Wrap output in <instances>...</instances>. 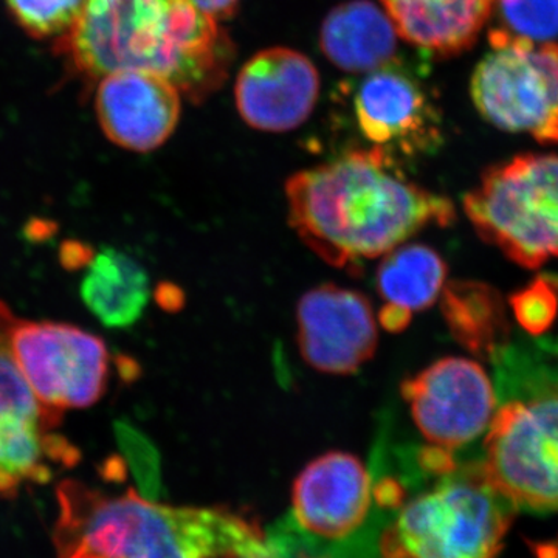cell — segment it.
Wrapping results in <instances>:
<instances>
[{
    "label": "cell",
    "instance_id": "obj_21",
    "mask_svg": "<svg viewBox=\"0 0 558 558\" xmlns=\"http://www.w3.org/2000/svg\"><path fill=\"white\" fill-rule=\"evenodd\" d=\"M16 319L9 304L0 300V427L25 418H43L60 427L64 417L40 405L14 359L11 332Z\"/></svg>",
    "mask_w": 558,
    "mask_h": 558
},
{
    "label": "cell",
    "instance_id": "obj_19",
    "mask_svg": "<svg viewBox=\"0 0 558 558\" xmlns=\"http://www.w3.org/2000/svg\"><path fill=\"white\" fill-rule=\"evenodd\" d=\"M440 314L450 336L480 359L508 348L510 323L505 300L486 282L454 279L440 293Z\"/></svg>",
    "mask_w": 558,
    "mask_h": 558
},
{
    "label": "cell",
    "instance_id": "obj_10",
    "mask_svg": "<svg viewBox=\"0 0 558 558\" xmlns=\"http://www.w3.org/2000/svg\"><path fill=\"white\" fill-rule=\"evenodd\" d=\"M296 326L301 357L311 368L332 376L357 373L379 344L368 296L337 284H322L301 296Z\"/></svg>",
    "mask_w": 558,
    "mask_h": 558
},
{
    "label": "cell",
    "instance_id": "obj_4",
    "mask_svg": "<svg viewBox=\"0 0 558 558\" xmlns=\"http://www.w3.org/2000/svg\"><path fill=\"white\" fill-rule=\"evenodd\" d=\"M398 510L381 535V558H495L517 512L480 462L438 476Z\"/></svg>",
    "mask_w": 558,
    "mask_h": 558
},
{
    "label": "cell",
    "instance_id": "obj_3",
    "mask_svg": "<svg viewBox=\"0 0 558 558\" xmlns=\"http://www.w3.org/2000/svg\"><path fill=\"white\" fill-rule=\"evenodd\" d=\"M58 558H248L266 546L255 521L222 508H175L76 480L57 487Z\"/></svg>",
    "mask_w": 558,
    "mask_h": 558
},
{
    "label": "cell",
    "instance_id": "obj_15",
    "mask_svg": "<svg viewBox=\"0 0 558 558\" xmlns=\"http://www.w3.org/2000/svg\"><path fill=\"white\" fill-rule=\"evenodd\" d=\"M400 38L433 57L469 50L490 20L495 0H380Z\"/></svg>",
    "mask_w": 558,
    "mask_h": 558
},
{
    "label": "cell",
    "instance_id": "obj_17",
    "mask_svg": "<svg viewBox=\"0 0 558 558\" xmlns=\"http://www.w3.org/2000/svg\"><path fill=\"white\" fill-rule=\"evenodd\" d=\"M80 296L105 328H131L149 304L148 271L123 250L105 245L87 260Z\"/></svg>",
    "mask_w": 558,
    "mask_h": 558
},
{
    "label": "cell",
    "instance_id": "obj_12",
    "mask_svg": "<svg viewBox=\"0 0 558 558\" xmlns=\"http://www.w3.org/2000/svg\"><path fill=\"white\" fill-rule=\"evenodd\" d=\"M319 76L310 58L292 49L259 51L238 75L234 97L248 126L288 132L301 126L318 101Z\"/></svg>",
    "mask_w": 558,
    "mask_h": 558
},
{
    "label": "cell",
    "instance_id": "obj_9",
    "mask_svg": "<svg viewBox=\"0 0 558 558\" xmlns=\"http://www.w3.org/2000/svg\"><path fill=\"white\" fill-rule=\"evenodd\" d=\"M411 417L429 446L454 451L487 433L497 392L478 362L446 357L400 385Z\"/></svg>",
    "mask_w": 558,
    "mask_h": 558
},
{
    "label": "cell",
    "instance_id": "obj_8",
    "mask_svg": "<svg viewBox=\"0 0 558 558\" xmlns=\"http://www.w3.org/2000/svg\"><path fill=\"white\" fill-rule=\"evenodd\" d=\"M11 349L22 376L40 405L65 411L94 407L108 391V344L78 326L17 318Z\"/></svg>",
    "mask_w": 558,
    "mask_h": 558
},
{
    "label": "cell",
    "instance_id": "obj_14",
    "mask_svg": "<svg viewBox=\"0 0 558 558\" xmlns=\"http://www.w3.org/2000/svg\"><path fill=\"white\" fill-rule=\"evenodd\" d=\"M373 480L363 462L347 451H328L310 462L292 488L293 515L304 531L340 539L368 517Z\"/></svg>",
    "mask_w": 558,
    "mask_h": 558
},
{
    "label": "cell",
    "instance_id": "obj_16",
    "mask_svg": "<svg viewBox=\"0 0 558 558\" xmlns=\"http://www.w3.org/2000/svg\"><path fill=\"white\" fill-rule=\"evenodd\" d=\"M398 40V31L387 11L369 0L336 7L323 21L319 33L323 53L349 73H369L392 64Z\"/></svg>",
    "mask_w": 558,
    "mask_h": 558
},
{
    "label": "cell",
    "instance_id": "obj_1",
    "mask_svg": "<svg viewBox=\"0 0 558 558\" xmlns=\"http://www.w3.org/2000/svg\"><path fill=\"white\" fill-rule=\"evenodd\" d=\"M289 222L301 241L337 269H359L429 226L449 227V197L422 189L376 148L349 150L296 172L286 183Z\"/></svg>",
    "mask_w": 558,
    "mask_h": 558
},
{
    "label": "cell",
    "instance_id": "obj_6",
    "mask_svg": "<svg viewBox=\"0 0 558 558\" xmlns=\"http://www.w3.org/2000/svg\"><path fill=\"white\" fill-rule=\"evenodd\" d=\"M481 240L524 269L558 259V156L494 165L462 201Z\"/></svg>",
    "mask_w": 558,
    "mask_h": 558
},
{
    "label": "cell",
    "instance_id": "obj_20",
    "mask_svg": "<svg viewBox=\"0 0 558 558\" xmlns=\"http://www.w3.org/2000/svg\"><path fill=\"white\" fill-rule=\"evenodd\" d=\"M447 264L424 244L399 245L381 259L376 274L377 292L385 306L411 315L435 306L447 284Z\"/></svg>",
    "mask_w": 558,
    "mask_h": 558
},
{
    "label": "cell",
    "instance_id": "obj_7",
    "mask_svg": "<svg viewBox=\"0 0 558 558\" xmlns=\"http://www.w3.org/2000/svg\"><path fill=\"white\" fill-rule=\"evenodd\" d=\"M492 50L470 83L483 119L499 130L558 143V44L488 33Z\"/></svg>",
    "mask_w": 558,
    "mask_h": 558
},
{
    "label": "cell",
    "instance_id": "obj_24",
    "mask_svg": "<svg viewBox=\"0 0 558 558\" xmlns=\"http://www.w3.org/2000/svg\"><path fill=\"white\" fill-rule=\"evenodd\" d=\"M517 322L532 336H542L558 315V279L537 278L509 299Z\"/></svg>",
    "mask_w": 558,
    "mask_h": 558
},
{
    "label": "cell",
    "instance_id": "obj_23",
    "mask_svg": "<svg viewBox=\"0 0 558 558\" xmlns=\"http://www.w3.org/2000/svg\"><path fill=\"white\" fill-rule=\"evenodd\" d=\"M502 31L535 43L558 38V0H495Z\"/></svg>",
    "mask_w": 558,
    "mask_h": 558
},
{
    "label": "cell",
    "instance_id": "obj_5",
    "mask_svg": "<svg viewBox=\"0 0 558 558\" xmlns=\"http://www.w3.org/2000/svg\"><path fill=\"white\" fill-rule=\"evenodd\" d=\"M509 398L495 411L481 469L517 510H558V376L509 369Z\"/></svg>",
    "mask_w": 558,
    "mask_h": 558
},
{
    "label": "cell",
    "instance_id": "obj_11",
    "mask_svg": "<svg viewBox=\"0 0 558 558\" xmlns=\"http://www.w3.org/2000/svg\"><path fill=\"white\" fill-rule=\"evenodd\" d=\"M354 113L363 137L391 156H427L442 145L436 101L421 81L398 65L369 72L355 94Z\"/></svg>",
    "mask_w": 558,
    "mask_h": 558
},
{
    "label": "cell",
    "instance_id": "obj_18",
    "mask_svg": "<svg viewBox=\"0 0 558 558\" xmlns=\"http://www.w3.org/2000/svg\"><path fill=\"white\" fill-rule=\"evenodd\" d=\"M78 447L43 418L0 427V497L14 498L27 484H47L60 469L78 464Z\"/></svg>",
    "mask_w": 558,
    "mask_h": 558
},
{
    "label": "cell",
    "instance_id": "obj_22",
    "mask_svg": "<svg viewBox=\"0 0 558 558\" xmlns=\"http://www.w3.org/2000/svg\"><path fill=\"white\" fill-rule=\"evenodd\" d=\"M14 22L36 39H60L78 20L87 0H3Z\"/></svg>",
    "mask_w": 558,
    "mask_h": 558
},
{
    "label": "cell",
    "instance_id": "obj_2",
    "mask_svg": "<svg viewBox=\"0 0 558 558\" xmlns=\"http://www.w3.org/2000/svg\"><path fill=\"white\" fill-rule=\"evenodd\" d=\"M57 49L89 80L145 72L194 105L215 94L236 57L229 33L194 0H87Z\"/></svg>",
    "mask_w": 558,
    "mask_h": 558
},
{
    "label": "cell",
    "instance_id": "obj_13",
    "mask_svg": "<svg viewBox=\"0 0 558 558\" xmlns=\"http://www.w3.org/2000/svg\"><path fill=\"white\" fill-rule=\"evenodd\" d=\"M182 94L170 81L145 72L98 80L95 112L106 137L120 148L150 153L178 128Z\"/></svg>",
    "mask_w": 558,
    "mask_h": 558
},
{
    "label": "cell",
    "instance_id": "obj_25",
    "mask_svg": "<svg viewBox=\"0 0 558 558\" xmlns=\"http://www.w3.org/2000/svg\"><path fill=\"white\" fill-rule=\"evenodd\" d=\"M194 2H196L205 13H208L209 16L222 21L229 20V17L236 13L241 0H194Z\"/></svg>",
    "mask_w": 558,
    "mask_h": 558
}]
</instances>
